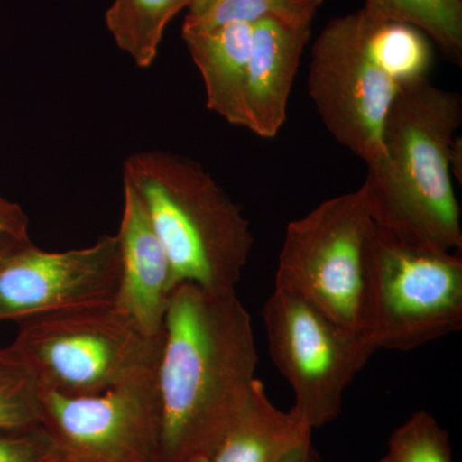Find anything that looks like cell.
I'll return each instance as SVG.
<instances>
[{
  "instance_id": "cell-1",
  "label": "cell",
  "mask_w": 462,
  "mask_h": 462,
  "mask_svg": "<svg viewBox=\"0 0 462 462\" xmlns=\"http://www.w3.org/2000/svg\"><path fill=\"white\" fill-rule=\"evenodd\" d=\"M154 372L157 462L209 458L254 387L252 319L233 291L189 282L173 289Z\"/></svg>"
},
{
  "instance_id": "cell-2",
  "label": "cell",
  "mask_w": 462,
  "mask_h": 462,
  "mask_svg": "<svg viewBox=\"0 0 462 462\" xmlns=\"http://www.w3.org/2000/svg\"><path fill=\"white\" fill-rule=\"evenodd\" d=\"M462 99L430 78L401 89L383 129V156L367 166L364 191L370 218L411 247L462 248L461 209L452 185V151Z\"/></svg>"
},
{
  "instance_id": "cell-3",
  "label": "cell",
  "mask_w": 462,
  "mask_h": 462,
  "mask_svg": "<svg viewBox=\"0 0 462 462\" xmlns=\"http://www.w3.org/2000/svg\"><path fill=\"white\" fill-rule=\"evenodd\" d=\"M431 41L366 8L336 17L312 47L309 94L336 141L367 166L383 156V129L403 87L430 78Z\"/></svg>"
},
{
  "instance_id": "cell-4",
  "label": "cell",
  "mask_w": 462,
  "mask_h": 462,
  "mask_svg": "<svg viewBox=\"0 0 462 462\" xmlns=\"http://www.w3.org/2000/svg\"><path fill=\"white\" fill-rule=\"evenodd\" d=\"M162 242L176 287L233 291L254 245L242 208L205 167L171 152H138L124 163Z\"/></svg>"
},
{
  "instance_id": "cell-5",
  "label": "cell",
  "mask_w": 462,
  "mask_h": 462,
  "mask_svg": "<svg viewBox=\"0 0 462 462\" xmlns=\"http://www.w3.org/2000/svg\"><path fill=\"white\" fill-rule=\"evenodd\" d=\"M11 346L41 389L91 396L156 372L163 336L151 337L111 303L17 322ZM163 333V331H162Z\"/></svg>"
},
{
  "instance_id": "cell-6",
  "label": "cell",
  "mask_w": 462,
  "mask_h": 462,
  "mask_svg": "<svg viewBox=\"0 0 462 462\" xmlns=\"http://www.w3.org/2000/svg\"><path fill=\"white\" fill-rule=\"evenodd\" d=\"M364 334L376 349L411 351L462 328V260L411 247L373 223Z\"/></svg>"
},
{
  "instance_id": "cell-7",
  "label": "cell",
  "mask_w": 462,
  "mask_h": 462,
  "mask_svg": "<svg viewBox=\"0 0 462 462\" xmlns=\"http://www.w3.org/2000/svg\"><path fill=\"white\" fill-rule=\"evenodd\" d=\"M373 221L364 191L325 200L285 230L275 285L364 334L366 251Z\"/></svg>"
},
{
  "instance_id": "cell-8",
  "label": "cell",
  "mask_w": 462,
  "mask_h": 462,
  "mask_svg": "<svg viewBox=\"0 0 462 462\" xmlns=\"http://www.w3.org/2000/svg\"><path fill=\"white\" fill-rule=\"evenodd\" d=\"M263 315L272 361L294 392V411L312 430L336 420L346 388L376 346L276 285Z\"/></svg>"
},
{
  "instance_id": "cell-9",
  "label": "cell",
  "mask_w": 462,
  "mask_h": 462,
  "mask_svg": "<svg viewBox=\"0 0 462 462\" xmlns=\"http://www.w3.org/2000/svg\"><path fill=\"white\" fill-rule=\"evenodd\" d=\"M42 425L67 462H157L154 374L91 396L42 389Z\"/></svg>"
},
{
  "instance_id": "cell-10",
  "label": "cell",
  "mask_w": 462,
  "mask_h": 462,
  "mask_svg": "<svg viewBox=\"0 0 462 462\" xmlns=\"http://www.w3.org/2000/svg\"><path fill=\"white\" fill-rule=\"evenodd\" d=\"M118 278L116 236L66 252L42 251L32 243L0 261V322L114 302Z\"/></svg>"
},
{
  "instance_id": "cell-11",
  "label": "cell",
  "mask_w": 462,
  "mask_h": 462,
  "mask_svg": "<svg viewBox=\"0 0 462 462\" xmlns=\"http://www.w3.org/2000/svg\"><path fill=\"white\" fill-rule=\"evenodd\" d=\"M116 236L120 247V278L114 306L148 336H161L176 288L171 263L142 199L126 180L123 217Z\"/></svg>"
},
{
  "instance_id": "cell-12",
  "label": "cell",
  "mask_w": 462,
  "mask_h": 462,
  "mask_svg": "<svg viewBox=\"0 0 462 462\" xmlns=\"http://www.w3.org/2000/svg\"><path fill=\"white\" fill-rule=\"evenodd\" d=\"M312 23L264 17L252 23L247 106L248 130L273 139L287 121L289 96Z\"/></svg>"
},
{
  "instance_id": "cell-13",
  "label": "cell",
  "mask_w": 462,
  "mask_h": 462,
  "mask_svg": "<svg viewBox=\"0 0 462 462\" xmlns=\"http://www.w3.org/2000/svg\"><path fill=\"white\" fill-rule=\"evenodd\" d=\"M182 38L202 75L207 107L234 126L248 129L247 97L252 25H227L188 32Z\"/></svg>"
},
{
  "instance_id": "cell-14",
  "label": "cell",
  "mask_w": 462,
  "mask_h": 462,
  "mask_svg": "<svg viewBox=\"0 0 462 462\" xmlns=\"http://www.w3.org/2000/svg\"><path fill=\"white\" fill-rule=\"evenodd\" d=\"M293 409L285 412L269 400L261 380H254L247 402L208 458L209 462H282L312 437Z\"/></svg>"
},
{
  "instance_id": "cell-15",
  "label": "cell",
  "mask_w": 462,
  "mask_h": 462,
  "mask_svg": "<svg viewBox=\"0 0 462 462\" xmlns=\"http://www.w3.org/2000/svg\"><path fill=\"white\" fill-rule=\"evenodd\" d=\"M193 0H114L106 23L116 44L142 69L157 58L163 32L179 12Z\"/></svg>"
},
{
  "instance_id": "cell-16",
  "label": "cell",
  "mask_w": 462,
  "mask_h": 462,
  "mask_svg": "<svg viewBox=\"0 0 462 462\" xmlns=\"http://www.w3.org/2000/svg\"><path fill=\"white\" fill-rule=\"evenodd\" d=\"M364 8L424 32L452 62L462 60V0H365Z\"/></svg>"
},
{
  "instance_id": "cell-17",
  "label": "cell",
  "mask_w": 462,
  "mask_h": 462,
  "mask_svg": "<svg viewBox=\"0 0 462 462\" xmlns=\"http://www.w3.org/2000/svg\"><path fill=\"white\" fill-rule=\"evenodd\" d=\"M322 0H211L197 16L185 17L182 30L202 32L227 23H252L264 17L312 23Z\"/></svg>"
},
{
  "instance_id": "cell-18",
  "label": "cell",
  "mask_w": 462,
  "mask_h": 462,
  "mask_svg": "<svg viewBox=\"0 0 462 462\" xmlns=\"http://www.w3.org/2000/svg\"><path fill=\"white\" fill-rule=\"evenodd\" d=\"M42 389L11 346L0 348V430L42 425Z\"/></svg>"
},
{
  "instance_id": "cell-19",
  "label": "cell",
  "mask_w": 462,
  "mask_h": 462,
  "mask_svg": "<svg viewBox=\"0 0 462 462\" xmlns=\"http://www.w3.org/2000/svg\"><path fill=\"white\" fill-rule=\"evenodd\" d=\"M380 462H454L448 431L430 412H413L392 433Z\"/></svg>"
},
{
  "instance_id": "cell-20",
  "label": "cell",
  "mask_w": 462,
  "mask_h": 462,
  "mask_svg": "<svg viewBox=\"0 0 462 462\" xmlns=\"http://www.w3.org/2000/svg\"><path fill=\"white\" fill-rule=\"evenodd\" d=\"M60 449L44 425L0 430V462H54Z\"/></svg>"
},
{
  "instance_id": "cell-21",
  "label": "cell",
  "mask_w": 462,
  "mask_h": 462,
  "mask_svg": "<svg viewBox=\"0 0 462 462\" xmlns=\"http://www.w3.org/2000/svg\"><path fill=\"white\" fill-rule=\"evenodd\" d=\"M30 245L32 240L25 211L0 193V261Z\"/></svg>"
},
{
  "instance_id": "cell-22",
  "label": "cell",
  "mask_w": 462,
  "mask_h": 462,
  "mask_svg": "<svg viewBox=\"0 0 462 462\" xmlns=\"http://www.w3.org/2000/svg\"><path fill=\"white\" fill-rule=\"evenodd\" d=\"M282 462H321L319 452L316 451L312 437L305 440L302 445L294 448L291 454L285 456Z\"/></svg>"
},
{
  "instance_id": "cell-23",
  "label": "cell",
  "mask_w": 462,
  "mask_h": 462,
  "mask_svg": "<svg viewBox=\"0 0 462 462\" xmlns=\"http://www.w3.org/2000/svg\"><path fill=\"white\" fill-rule=\"evenodd\" d=\"M209 3H211V0H193L187 16H197V14H202Z\"/></svg>"
},
{
  "instance_id": "cell-24",
  "label": "cell",
  "mask_w": 462,
  "mask_h": 462,
  "mask_svg": "<svg viewBox=\"0 0 462 462\" xmlns=\"http://www.w3.org/2000/svg\"><path fill=\"white\" fill-rule=\"evenodd\" d=\"M191 462H209V460H208V458L202 457V458H196V460H193Z\"/></svg>"
},
{
  "instance_id": "cell-25",
  "label": "cell",
  "mask_w": 462,
  "mask_h": 462,
  "mask_svg": "<svg viewBox=\"0 0 462 462\" xmlns=\"http://www.w3.org/2000/svg\"><path fill=\"white\" fill-rule=\"evenodd\" d=\"M54 462H67V461L60 460V461H54Z\"/></svg>"
}]
</instances>
